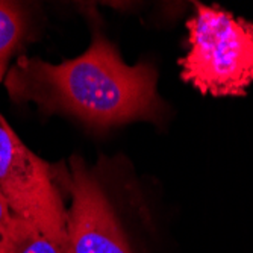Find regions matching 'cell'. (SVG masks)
<instances>
[{
	"label": "cell",
	"instance_id": "cell-4",
	"mask_svg": "<svg viewBox=\"0 0 253 253\" xmlns=\"http://www.w3.org/2000/svg\"><path fill=\"white\" fill-rule=\"evenodd\" d=\"M67 253H132L112 206L82 159L72 158Z\"/></svg>",
	"mask_w": 253,
	"mask_h": 253
},
{
	"label": "cell",
	"instance_id": "cell-3",
	"mask_svg": "<svg viewBox=\"0 0 253 253\" xmlns=\"http://www.w3.org/2000/svg\"><path fill=\"white\" fill-rule=\"evenodd\" d=\"M0 197L67 253V210L49 164L20 140L0 114Z\"/></svg>",
	"mask_w": 253,
	"mask_h": 253
},
{
	"label": "cell",
	"instance_id": "cell-6",
	"mask_svg": "<svg viewBox=\"0 0 253 253\" xmlns=\"http://www.w3.org/2000/svg\"><path fill=\"white\" fill-rule=\"evenodd\" d=\"M26 32V15L15 2L0 0V82L6 78L9 59Z\"/></svg>",
	"mask_w": 253,
	"mask_h": 253
},
{
	"label": "cell",
	"instance_id": "cell-5",
	"mask_svg": "<svg viewBox=\"0 0 253 253\" xmlns=\"http://www.w3.org/2000/svg\"><path fill=\"white\" fill-rule=\"evenodd\" d=\"M0 253H62L29 221L12 215L0 237Z\"/></svg>",
	"mask_w": 253,
	"mask_h": 253
},
{
	"label": "cell",
	"instance_id": "cell-1",
	"mask_svg": "<svg viewBox=\"0 0 253 253\" xmlns=\"http://www.w3.org/2000/svg\"><path fill=\"white\" fill-rule=\"evenodd\" d=\"M5 84L15 102H34L44 112L68 114L94 127L158 120L163 109L156 68L126 64L100 34L82 55L59 64L20 56Z\"/></svg>",
	"mask_w": 253,
	"mask_h": 253
},
{
	"label": "cell",
	"instance_id": "cell-8",
	"mask_svg": "<svg viewBox=\"0 0 253 253\" xmlns=\"http://www.w3.org/2000/svg\"><path fill=\"white\" fill-rule=\"evenodd\" d=\"M0 237H2V235H0Z\"/></svg>",
	"mask_w": 253,
	"mask_h": 253
},
{
	"label": "cell",
	"instance_id": "cell-2",
	"mask_svg": "<svg viewBox=\"0 0 253 253\" xmlns=\"http://www.w3.org/2000/svg\"><path fill=\"white\" fill-rule=\"evenodd\" d=\"M180 78L202 94L244 96L253 84V23L217 6L194 3Z\"/></svg>",
	"mask_w": 253,
	"mask_h": 253
},
{
	"label": "cell",
	"instance_id": "cell-7",
	"mask_svg": "<svg viewBox=\"0 0 253 253\" xmlns=\"http://www.w3.org/2000/svg\"><path fill=\"white\" fill-rule=\"evenodd\" d=\"M11 218H12L11 211L8 210V206H6L5 200H3L2 197H0V235H2L3 231L8 227Z\"/></svg>",
	"mask_w": 253,
	"mask_h": 253
}]
</instances>
